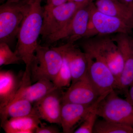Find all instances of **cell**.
<instances>
[{"label": "cell", "mask_w": 133, "mask_h": 133, "mask_svg": "<svg viewBox=\"0 0 133 133\" xmlns=\"http://www.w3.org/2000/svg\"><path fill=\"white\" fill-rule=\"evenodd\" d=\"M33 114H36V113L31 102L23 99L14 100L0 108L1 124L10 118Z\"/></svg>", "instance_id": "d6986e66"}, {"label": "cell", "mask_w": 133, "mask_h": 133, "mask_svg": "<svg viewBox=\"0 0 133 133\" xmlns=\"http://www.w3.org/2000/svg\"><path fill=\"white\" fill-rule=\"evenodd\" d=\"M68 1L73 2L83 5H88L93 2V0H68Z\"/></svg>", "instance_id": "4316f807"}, {"label": "cell", "mask_w": 133, "mask_h": 133, "mask_svg": "<svg viewBox=\"0 0 133 133\" xmlns=\"http://www.w3.org/2000/svg\"><path fill=\"white\" fill-rule=\"evenodd\" d=\"M129 41L130 46H131V50H132L133 54V38H131L129 36Z\"/></svg>", "instance_id": "f1b7e54d"}, {"label": "cell", "mask_w": 133, "mask_h": 133, "mask_svg": "<svg viewBox=\"0 0 133 133\" xmlns=\"http://www.w3.org/2000/svg\"><path fill=\"white\" fill-rule=\"evenodd\" d=\"M58 129L55 126L48 125L42 122L36 128L35 133H59Z\"/></svg>", "instance_id": "cb8c5ba5"}, {"label": "cell", "mask_w": 133, "mask_h": 133, "mask_svg": "<svg viewBox=\"0 0 133 133\" xmlns=\"http://www.w3.org/2000/svg\"><path fill=\"white\" fill-rule=\"evenodd\" d=\"M31 82L30 72L25 70L21 85L13 100L23 99L33 104L57 88L52 81L47 79H40L33 84H31Z\"/></svg>", "instance_id": "5bb4252c"}, {"label": "cell", "mask_w": 133, "mask_h": 133, "mask_svg": "<svg viewBox=\"0 0 133 133\" xmlns=\"http://www.w3.org/2000/svg\"><path fill=\"white\" fill-rule=\"evenodd\" d=\"M126 99L133 105V83L129 87L128 94L126 97Z\"/></svg>", "instance_id": "484cf974"}, {"label": "cell", "mask_w": 133, "mask_h": 133, "mask_svg": "<svg viewBox=\"0 0 133 133\" xmlns=\"http://www.w3.org/2000/svg\"><path fill=\"white\" fill-rule=\"evenodd\" d=\"M58 47L69 64L71 74V84L85 77L88 68V59L86 53L74 44L66 43Z\"/></svg>", "instance_id": "9a60e30c"}, {"label": "cell", "mask_w": 133, "mask_h": 133, "mask_svg": "<svg viewBox=\"0 0 133 133\" xmlns=\"http://www.w3.org/2000/svg\"><path fill=\"white\" fill-rule=\"evenodd\" d=\"M95 7L101 12L118 17L133 26V5H128L120 0H95Z\"/></svg>", "instance_id": "e0dca14e"}, {"label": "cell", "mask_w": 133, "mask_h": 133, "mask_svg": "<svg viewBox=\"0 0 133 133\" xmlns=\"http://www.w3.org/2000/svg\"><path fill=\"white\" fill-rule=\"evenodd\" d=\"M21 58L13 52L6 43H0V66L19 64Z\"/></svg>", "instance_id": "7402d4cb"}, {"label": "cell", "mask_w": 133, "mask_h": 133, "mask_svg": "<svg viewBox=\"0 0 133 133\" xmlns=\"http://www.w3.org/2000/svg\"><path fill=\"white\" fill-rule=\"evenodd\" d=\"M86 5L68 1L43 13V22L41 32L43 38L46 39L64 28L77 10Z\"/></svg>", "instance_id": "8992f818"}, {"label": "cell", "mask_w": 133, "mask_h": 133, "mask_svg": "<svg viewBox=\"0 0 133 133\" xmlns=\"http://www.w3.org/2000/svg\"><path fill=\"white\" fill-rule=\"evenodd\" d=\"M63 94L62 88H56L34 103L36 114L40 119L50 124L60 125Z\"/></svg>", "instance_id": "8fae6325"}, {"label": "cell", "mask_w": 133, "mask_h": 133, "mask_svg": "<svg viewBox=\"0 0 133 133\" xmlns=\"http://www.w3.org/2000/svg\"><path fill=\"white\" fill-rule=\"evenodd\" d=\"M63 61L62 66L55 80L53 81L55 87L57 88H62L63 87H69L71 83L72 82L71 72L69 64L63 55Z\"/></svg>", "instance_id": "44dd1931"}, {"label": "cell", "mask_w": 133, "mask_h": 133, "mask_svg": "<svg viewBox=\"0 0 133 133\" xmlns=\"http://www.w3.org/2000/svg\"><path fill=\"white\" fill-rule=\"evenodd\" d=\"M41 119L36 114L12 118L1 124L6 133H33L41 123Z\"/></svg>", "instance_id": "ac0fdd59"}, {"label": "cell", "mask_w": 133, "mask_h": 133, "mask_svg": "<svg viewBox=\"0 0 133 133\" xmlns=\"http://www.w3.org/2000/svg\"><path fill=\"white\" fill-rule=\"evenodd\" d=\"M23 73L17 76L10 70L0 72V108L8 104L15 98L21 85Z\"/></svg>", "instance_id": "2e32d148"}, {"label": "cell", "mask_w": 133, "mask_h": 133, "mask_svg": "<svg viewBox=\"0 0 133 133\" xmlns=\"http://www.w3.org/2000/svg\"><path fill=\"white\" fill-rule=\"evenodd\" d=\"M91 3L79 8L64 28L46 39L48 42L63 39L67 43L74 44L83 39L88 29Z\"/></svg>", "instance_id": "52a82bcc"}, {"label": "cell", "mask_w": 133, "mask_h": 133, "mask_svg": "<svg viewBox=\"0 0 133 133\" xmlns=\"http://www.w3.org/2000/svg\"><path fill=\"white\" fill-rule=\"evenodd\" d=\"M94 133H133V128L123 124L103 119L97 120Z\"/></svg>", "instance_id": "ffe728a7"}, {"label": "cell", "mask_w": 133, "mask_h": 133, "mask_svg": "<svg viewBox=\"0 0 133 133\" xmlns=\"http://www.w3.org/2000/svg\"><path fill=\"white\" fill-rule=\"evenodd\" d=\"M99 104L88 112L82 124L78 128L76 129L74 133H93L94 126L98 116L97 114V107Z\"/></svg>", "instance_id": "603a6c76"}, {"label": "cell", "mask_w": 133, "mask_h": 133, "mask_svg": "<svg viewBox=\"0 0 133 133\" xmlns=\"http://www.w3.org/2000/svg\"><path fill=\"white\" fill-rule=\"evenodd\" d=\"M79 45L84 52L107 65L118 84L124 68V60L119 48L112 37L98 35L83 38Z\"/></svg>", "instance_id": "7a4b0ae2"}, {"label": "cell", "mask_w": 133, "mask_h": 133, "mask_svg": "<svg viewBox=\"0 0 133 133\" xmlns=\"http://www.w3.org/2000/svg\"><path fill=\"white\" fill-rule=\"evenodd\" d=\"M90 18L97 35H110L118 33L129 35L133 29L132 25L127 22L98 10L94 2L91 5Z\"/></svg>", "instance_id": "ba28073f"}, {"label": "cell", "mask_w": 133, "mask_h": 133, "mask_svg": "<svg viewBox=\"0 0 133 133\" xmlns=\"http://www.w3.org/2000/svg\"><path fill=\"white\" fill-rule=\"evenodd\" d=\"M108 94L101 96L97 102L92 105L79 104L69 102L62 103L60 125L63 132L74 133L76 128L82 124L88 112L98 104Z\"/></svg>", "instance_id": "30bf717a"}, {"label": "cell", "mask_w": 133, "mask_h": 133, "mask_svg": "<svg viewBox=\"0 0 133 133\" xmlns=\"http://www.w3.org/2000/svg\"><path fill=\"white\" fill-rule=\"evenodd\" d=\"M28 8V0L6 1L1 5L0 43L8 44L17 36Z\"/></svg>", "instance_id": "277c9868"}, {"label": "cell", "mask_w": 133, "mask_h": 133, "mask_svg": "<svg viewBox=\"0 0 133 133\" xmlns=\"http://www.w3.org/2000/svg\"><path fill=\"white\" fill-rule=\"evenodd\" d=\"M97 114L102 118L133 128V105L112 91L99 104Z\"/></svg>", "instance_id": "5b68a950"}, {"label": "cell", "mask_w": 133, "mask_h": 133, "mask_svg": "<svg viewBox=\"0 0 133 133\" xmlns=\"http://www.w3.org/2000/svg\"><path fill=\"white\" fill-rule=\"evenodd\" d=\"M111 37L119 48L124 60V68L116 89L127 97L129 87L133 83V54L129 43V35L118 33Z\"/></svg>", "instance_id": "7c38bea8"}, {"label": "cell", "mask_w": 133, "mask_h": 133, "mask_svg": "<svg viewBox=\"0 0 133 133\" xmlns=\"http://www.w3.org/2000/svg\"><path fill=\"white\" fill-rule=\"evenodd\" d=\"M1 1H6L9 2H18L20 1V0H1Z\"/></svg>", "instance_id": "f546056e"}, {"label": "cell", "mask_w": 133, "mask_h": 133, "mask_svg": "<svg viewBox=\"0 0 133 133\" xmlns=\"http://www.w3.org/2000/svg\"><path fill=\"white\" fill-rule=\"evenodd\" d=\"M63 61V54L58 47L50 48L38 44L29 69L31 81L36 82L47 79L53 82Z\"/></svg>", "instance_id": "3957f363"}, {"label": "cell", "mask_w": 133, "mask_h": 133, "mask_svg": "<svg viewBox=\"0 0 133 133\" xmlns=\"http://www.w3.org/2000/svg\"><path fill=\"white\" fill-rule=\"evenodd\" d=\"M101 96L87 75L71 84L67 91L63 92L62 103L92 105L97 102Z\"/></svg>", "instance_id": "4fadbf2b"}, {"label": "cell", "mask_w": 133, "mask_h": 133, "mask_svg": "<svg viewBox=\"0 0 133 133\" xmlns=\"http://www.w3.org/2000/svg\"><path fill=\"white\" fill-rule=\"evenodd\" d=\"M122 2L128 5H133V0H120Z\"/></svg>", "instance_id": "83f0119b"}, {"label": "cell", "mask_w": 133, "mask_h": 133, "mask_svg": "<svg viewBox=\"0 0 133 133\" xmlns=\"http://www.w3.org/2000/svg\"><path fill=\"white\" fill-rule=\"evenodd\" d=\"M68 0H47L46 4L43 7L44 13H45L56 7L68 2Z\"/></svg>", "instance_id": "d4e9b609"}, {"label": "cell", "mask_w": 133, "mask_h": 133, "mask_svg": "<svg viewBox=\"0 0 133 133\" xmlns=\"http://www.w3.org/2000/svg\"><path fill=\"white\" fill-rule=\"evenodd\" d=\"M87 55L88 59L87 75L100 95H104L116 89V79L107 65Z\"/></svg>", "instance_id": "9c48e42d"}, {"label": "cell", "mask_w": 133, "mask_h": 133, "mask_svg": "<svg viewBox=\"0 0 133 133\" xmlns=\"http://www.w3.org/2000/svg\"><path fill=\"white\" fill-rule=\"evenodd\" d=\"M42 1L28 0V12L17 36V43L15 51L26 64L25 70L29 71L35 58L42 28L44 8L41 5Z\"/></svg>", "instance_id": "6da1fadb"}]
</instances>
